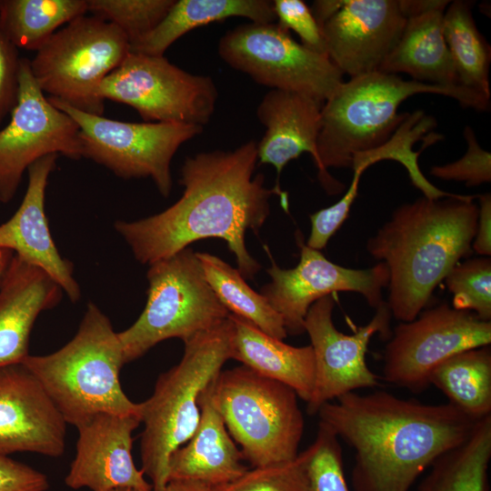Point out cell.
I'll return each mask as SVG.
<instances>
[{
  "label": "cell",
  "instance_id": "6da1fadb",
  "mask_svg": "<svg viewBox=\"0 0 491 491\" xmlns=\"http://www.w3.org/2000/svg\"><path fill=\"white\" fill-rule=\"evenodd\" d=\"M257 143H244L233 151L214 150L187 156L180 170L182 196L156 215L132 222L116 221L115 231L142 264L171 256L205 238L224 240L237 270L252 279L261 268L246 246V233L257 234L270 213L269 199L278 195L285 208L287 195L265 186L254 175Z\"/></svg>",
  "mask_w": 491,
  "mask_h": 491
},
{
  "label": "cell",
  "instance_id": "7a4b0ae2",
  "mask_svg": "<svg viewBox=\"0 0 491 491\" xmlns=\"http://www.w3.org/2000/svg\"><path fill=\"white\" fill-rule=\"evenodd\" d=\"M316 414L354 449L353 491H410L437 457L468 439L479 421L450 403L427 405L386 391L350 392Z\"/></svg>",
  "mask_w": 491,
  "mask_h": 491
},
{
  "label": "cell",
  "instance_id": "3957f363",
  "mask_svg": "<svg viewBox=\"0 0 491 491\" xmlns=\"http://www.w3.org/2000/svg\"><path fill=\"white\" fill-rule=\"evenodd\" d=\"M475 198L423 195L396 208L368 239V253L388 268L387 305L396 320L416 319L436 286L471 254L478 220Z\"/></svg>",
  "mask_w": 491,
  "mask_h": 491
},
{
  "label": "cell",
  "instance_id": "277c9868",
  "mask_svg": "<svg viewBox=\"0 0 491 491\" xmlns=\"http://www.w3.org/2000/svg\"><path fill=\"white\" fill-rule=\"evenodd\" d=\"M417 94H435L456 100L463 107L488 111L490 99L462 85H436L405 80L374 71L343 82L324 103L317 140L318 179L330 195L344 185L327 169L351 167L356 155L386 143L409 115L398 113L401 103Z\"/></svg>",
  "mask_w": 491,
  "mask_h": 491
},
{
  "label": "cell",
  "instance_id": "5b68a950",
  "mask_svg": "<svg viewBox=\"0 0 491 491\" xmlns=\"http://www.w3.org/2000/svg\"><path fill=\"white\" fill-rule=\"evenodd\" d=\"M42 385L66 424L77 427L98 414L136 415L141 403L122 389V346L109 318L88 303L75 336L45 356L22 362Z\"/></svg>",
  "mask_w": 491,
  "mask_h": 491
},
{
  "label": "cell",
  "instance_id": "8992f818",
  "mask_svg": "<svg viewBox=\"0 0 491 491\" xmlns=\"http://www.w3.org/2000/svg\"><path fill=\"white\" fill-rule=\"evenodd\" d=\"M230 339L227 317L216 327L184 342L180 362L158 376L153 394L141 403V470L151 479L153 491L161 490L168 482L170 456L196 430L198 398L231 358Z\"/></svg>",
  "mask_w": 491,
  "mask_h": 491
},
{
  "label": "cell",
  "instance_id": "52a82bcc",
  "mask_svg": "<svg viewBox=\"0 0 491 491\" xmlns=\"http://www.w3.org/2000/svg\"><path fill=\"white\" fill-rule=\"evenodd\" d=\"M207 389L243 458L253 467L297 456L305 421L291 387L241 366L221 371Z\"/></svg>",
  "mask_w": 491,
  "mask_h": 491
},
{
  "label": "cell",
  "instance_id": "ba28073f",
  "mask_svg": "<svg viewBox=\"0 0 491 491\" xmlns=\"http://www.w3.org/2000/svg\"><path fill=\"white\" fill-rule=\"evenodd\" d=\"M145 306L136 321L117 333L124 362L130 363L156 344L183 342L221 325L229 316L207 283L192 248L149 265Z\"/></svg>",
  "mask_w": 491,
  "mask_h": 491
},
{
  "label": "cell",
  "instance_id": "9c48e42d",
  "mask_svg": "<svg viewBox=\"0 0 491 491\" xmlns=\"http://www.w3.org/2000/svg\"><path fill=\"white\" fill-rule=\"evenodd\" d=\"M129 53V41L115 25L81 15L58 29L30 60L44 94L87 114L103 115L99 95L104 79Z\"/></svg>",
  "mask_w": 491,
  "mask_h": 491
},
{
  "label": "cell",
  "instance_id": "30bf717a",
  "mask_svg": "<svg viewBox=\"0 0 491 491\" xmlns=\"http://www.w3.org/2000/svg\"><path fill=\"white\" fill-rule=\"evenodd\" d=\"M79 127L83 157L124 179L149 177L159 193L172 190L171 162L178 148L200 135V125L182 123H133L85 113L47 97Z\"/></svg>",
  "mask_w": 491,
  "mask_h": 491
},
{
  "label": "cell",
  "instance_id": "8fae6325",
  "mask_svg": "<svg viewBox=\"0 0 491 491\" xmlns=\"http://www.w3.org/2000/svg\"><path fill=\"white\" fill-rule=\"evenodd\" d=\"M222 60L256 83L306 95L324 103L344 82L327 55L296 42L278 23H246L219 40Z\"/></svg>",
  "mask_w": 491,
  "mask_h": 491
},
{
  "label": "cell",
  "instance_id": "7c38bea8",
  "mask_svg": "<svg viewBox=\"0 0 491 491\" xmlns=\"http://www.w3.org/2000/svg\"><path fill=\"white\" fill-rule=\"evenodd\" d=\"M99 95L133 107L145 122L204 126L218 91L210 76L190 74L165 55L129 52L101 83Z\"/></svg>",
  "mask_w": 491,
  "mask_h": 491
},
{
  "label": "cell",
  "instance_id": "4fadbf2b",
  "mask_svg": "<svg viewBox=\"0 0 491 491\" xmlns=\"http://www.w3.org/2000/svg\"><path fill=\"white\" fill-rule=\"evenodd\" d=\"M490 343L491 321L442 303L394 329L385 347L381 378L420 393L427 388L432 371L441 363Z\"/></svg>",
  "mask_w": 491,
  "mask_h": 491
},
{
  "label": "cell",
  "instance_id": "5bb4252c",
  "mask_svg": "<svg viewBox=\"0 0 491 491\" xmlns=\"http://www.w3.org/2000/svg\"><path fill=\"white\" fill-rule=\"evenodd\" d=\"M10 114L9 123L0 130L1 203L13 199L24 172L41 157H83L78 125L39 88L28 58H20L17 101Z\"/></svg>",
  "mask_w": 491,
  "mask_h": 491
},
{
  "label": "cell",
  "instance_id": "9a60e30c",
  "mask_svg": "<svg viewBox=\"0 0 491 491\" xmlns=\"http://www.w3.org/2000/svg\"><path fill=\"white\" fill-rule=\"evenodd\" d=\"M296 241L300 247L299 263L294 268L283 269L271 257V266L267 269L271 282L261 288V294L282 317L287 334H303L310 306L336 292L359 293L376 309L384 303L382 289L389 281L384 262L366 269L347 268L329 261L319 250L308 247L299 232Z\"/></svg>",
  "mask_w": 491,
  "mask_h": 491
},
{
  "label": "cell",
  "instance_id": "2e32d148",
  "mask_svg": "<svg viewBox=\"0 0 491 491\" xmlns=\"http://www.w3.org/2000/svg\"><path fill=\"white\" fill-rule=\"evenodd\" d=\"M335 303L331 296L316 301L308 309L304 327L315 355L314 390L307 402V413L315 415L322 405L359 388L379 386V376L366 365L367 346L376 334L391 336V311L384 302L371 321L352 334L338 331L332 320Z\"/></svg>",
  "mask_w": 491,
  "mask_h": 491
},
{
  "label": "cell",
  "instance_id": "e0dca14e",
  "mask_svg": "<svg viewBox=\"0 0 491 491\" xmlns=\"http://www.w3.org/2000/svg\"><path fill=\"white\" fill-rule=\"evenodd\" d=\"M406 21L399 0H344L321 27L326 55L350 78L377 71Z\"/></svg>",
  "mask_w": 491,
  "mask_h": 491
},
{
  "label": "cell",
  "instance_id": "ac0fdd59",
  "mask_svg": "<svg viewBox=\"0 0 491 491\" xmlns=\"http://www.w3.org/2000/svg\"><path fill=\"white\" fill-rule=\"evenodd\" d=\"M66 422L23 363L0 367V453L61 456Z\"/></svg>",
  "mask_w": 491,
  "mask_h": 491
},
{
  "label": "cell",
  "instance_id": "d6986e66",
  "mask_svg": "<svg viewBox=\"0 0 491 491\" xmlns=\"http://www.w3.org/2000/svg\"><path fill=\"white\" fill-rule=\"evenodd\" d=\"M140 423V416L103 413L79 425L75 456L65 477V485L75 490L129 487L153 491L131 453L132 434Z\"/></svg>",
  "mask_w": 491,
  "mask_h": 491
},
{
  "label": "cell",
  "instance_id": "ffe728a7",
  "mask_svg": "<svg viewBox=\"0 0 491 491\" xmlns=\"http://www.w3.org/2000/svg\"><path fill=\"white\" fill-rule=\"evenodd\" d=\"M58 156L47 155L28 167V185L22 203L13 216L0 225V250L15 252L23 260L44 270L72 302H76L81 291L73 276V265L61 256L45 212V190Z\"/></svg>",
  "mask_w": 491,
  "mask_h": 491
},
{
  "label": "cell",
  "instance_id": "44dd1931",
  "mask_svg": "<svg viewBox=\"0 0 491 491\" xmlns=\"http://www.w3.org/2000/svg\"><path fill=\"white\" fill-rule=\"evenodd\" d=\"M63 289L44 270L13 256L0 280V367L29 355V336L45 310L55 306Z\"/></svg>",
  "mask_w": 491,
  "mask_h": 491
},
{
  "label": "cell",
  "instance_id": "7402d4cb",
  "mask_svg": "<svg viewBox=\"0 0 491 491\" xmlns=\"http://www.w3.org/2000/svg\"><path fill=\"white\" fill-rule=\"evenodd\" d=\"M322 105L306 95L277 89L268 91L257 105V119L266 127L256 145L257 161L273 165L277 180L288 162L303 153H309L318 168Z\"/></svg>",
  "mask_w": 491,
  "mask_h": 491
},
{
  "label": "cell",
  "instance_id": "603a6c76",
  "mask_svg": "<svg viewBox=\"0 0 491 491\" xmlns=\"http://www.w3.org/2000/svg\"><path fill=\"white\" fill-rule=\"evenodd\" d=\"M207 387L198 398L200 419L196 430L170 456L168 480H191L215 487L233 482L248 469Z\"/></svg>",
  "mask_w": 491,
  "mask_h": 491
},
{
  "label": "cell",
  "instance_id": "cb8c5ba5",
  "mask_svg": "<svg viewBox=\"0 0 491 491\" xmlns=\"http://www.w3.org/2000/svg\"><path fill=\"white\" fill-rule=\"evenodd\" d=\"M231 358L253 371L291 387L308 402L316 377L311 345L293 346L275 338L248 320L229 314Z\"/></svg>",
  "mask_w": 491,
  "mask_h": 491
},
{
  "label": "cell",
  "instance_id": "d4e9b609",
  "mask_svg": "<svg viewBox=\"0 0 491 491\" xmlns=\"http://www.w3.org/2000/svg\"><path fill=\"white\" fill-rule=\"evenodd\" d=\"M446 8L436 7L408 17L378 71L407 74L412 80L431 85H460L443 34Z\"/></svg>",
  "mask_w": 491,
  "mask_h": 491
},
{
  "label": "cell",
  "instance_id": "484cf974",
  "mask_svg": "<svg viewBox=\"0 0 491 491\" xmlns=\"http://www.w3.org/2000/svg\"><path fill=\"white\" fill-rule=\"evenodd\" d=\"M231 17H245L252 23L276 20L273 1L269 0H175L153 31L129 45V52L164 55L172 44L191 30Z\"/></svg>",
  "mask_w": 491,
  "mask_h": 491
},
{
  "label": "cell",
  "instance_id": "4316f807",
  "mask_svg": "<svg viewBox=\"0 0 491 491\" xmlns=\"http://www.w3.org/2000/svg\"><path fill=\"white\" fill-rule=\"evenodd\" d=\"M430 385L473 419L491 416L490 346L465 350L449 357L432 371Z\"/></svg>",
  "mask_w": 491,
  "mask_h": 491
},
{
  "label": "cell",
  "instance_id": "83f0119b",
  "mask_svg": "<svg viewBox=\"0 0 491 491\" xmlns=\"http://www.w3.org/2000/svg\"><path fill=\"white\" fill-rule=\"evenodd\" d=\"M491 416L464 443L437 457L417 491H489Z\"/></svg>",
  "mask_w": 491,
  "mask_h": 491
},
{
  "label": "cell",
  "instance_id": "f1b7e54d",
  "mask_svg": "<svg viewBox=\"0 0 491 491\" xmlns=\"http://www.w3.org/2000/svg\"><path fill=\"white\" fill-rule=\"evenodd\" d=\"M472 6V1L450 2L443 15V34L459 85L490 99L491 48L476 26Z\"/></svg>",
  "mask_w": 491,
  "mask_h": 491
},
{
  "label": "cell",
  "instance_id": "f546056e",
  "mask_svg": "<svg viewBox=\"0 0 491 491\" xmlns=\"http://www.w3.org/2000/svg\"><path fill=\"white\" fill-rule=\"evenodd\" d=\"M87 12V0H0V32L18 49L37 51Z\"/></svg>",
  "mask_w": 491,
  "mask_h": 491
},
{
  "label": "cell",
  "instance_id": "4dcf8cb0",
  "mask_svg": "<svg viewBox=\"0 0 491 491\" xmlns=\"http://www.w3.org/2000/svg\"><path fill=\"white\" fill-rule=\"evenodd\" d=\"M196 256L207 283L230 314L248 320L275 338L287 336L282 317L261 293L248 286L237 268L208 253L196 252Z\"/></svg>",
  "mask_w": 491,
  "mask_h": 491
},
{
  "label": "cell",
  "instance_id": "1f68e13d",
  "mask_svg": "<svg viewBox=\"0 0 491 491\" xmlns=\"http://www.w3.org/2000/svg\"><path fill=\"white\" fill-rule=\"evenodd\" d=\"M175 0H87V12L118 27L129 45L153 31Z\"/></svg>",
  "mask_w": 491,
  "mask_h": 491
},
{
  "label": "cell",
  "instance_id": "d6a6232c",
  "mask_svg": "<svg viewBox=\"0 0 491 491\" xmlns=\"http://www.w3.org/2000/svg\"><path fill=\"white\" fill-rule=\"evenodd\" d=\"M454 295L453 307L491 321V260L478 257L455 266L445 277Z\"/></svg>",
  "mask_w": 491,
  "mask_h": 491
},
{
  "label": "cell",
  "instance_id": "836d02e7",
  "mask_svg": "<svg viewBox=\"0 0 491 491\" xmlns=\"http://www.w3.org/2000/svg\"><path fill=\"white\" fill-rule=\"evenodd\" d=\"M306 450L309 491H349L339 438L326 425L319 421L316 439Z\"/></svg>",
  "mask_w": 491,
  "mask_h": 491
},
{
  "label": "cell",
  "instance_id": "e575fe53",
  "mask_svg": "<svg viewBox=\"0 0 491 491\" xmlns=\"http://www.w3.org/2000/svg\"><path fill=\"white\" fill-rule=\"evenodd\" d=\"M306 450L290 461L247 469L240 477L215 491H309Z\"/></svg>",
  "mask_w": 491,
  "mask_h": 491
},
{
  "label": "cell",
  "instance_id": "d590c367",
  "mask_svg": "<svg viewBox=\"0 0 491 491\" xmlns=\"http://www.w3.org/2000/svg\"><path fill=\"white\" fill-rule=\"evenodd\" d=\"M464 137L467 143L466 154L458 160L435 165L430 174L443 180L466 183V186H476L491 181V155L478 144L473 128H464Z\"/></svg>",
  "mask_w": 491,
  "mask_h": 491
},
{
  "label": "cell",
  "instance_id": "8d00e7d4",
  "mask_svg": "<svg viewBox=\"0 0 491 491\" xmlns=\"http://www.w3.org/2000/svg\"><path fill=\"white\" fill-rule=\"evenodd\" d=\"M353 178L349 188L335 205L310 215L311 231L306 246L316 250L325 248L332 235L347 218L353 202L357 196L361 175L366 169L363 165L352 167Z\"/></svg>",
  "mask_w": 491,
  "mask_h": 491
},
{
  "label": "cell",
  "instance_id": "74e56055",
  "mask_svg": "<svg viewBox=\"0 0 491 491\" xmlns=\"http://www.w3.org/2000/svg\"><path fill=\"white\" fill-rule=\"evenodd\" d=\"M273 5L276 18L280 25L296 33L305 47L327 55L322 28L304 1L275 0Z\"/></svg>",
  "mask_w": 491,
  "mask_h": 491
},
{
  "label": "cell",
  "instance_id": "f35d334b",
  "mask_svg": "<svg viewBox=\"0 0 491 491\" xmlns=\"http://www.w3.org/2000/svg\"><path fill=\"white\" fill-rule=\"evenodd\" d=\"M19 62L18 49L0 32V125L17 101Z\"/></svg>",
  "mask_w": 491,
  "mask_h": 491
},
{
  "label": "cell",
  "instance_id": "ab89813d",
  "mask_svg": "<svg viewBox=\"0 0 491 491\" xmlns=\"http://www.w3.org/2000/svg\"><path fill=\"white\" fill-rule=\"evenodd\" d=\"M48 488L45 474L0 453V491H46Z\"/></svg>",
  "mask_w": 491,
  "mask_h": 491
},
{
  "label": "cell",
  "instance_id": "60d3db41",
  "mask_svg": "<svg viewBox=\"0 0 491 491\" xmlns=\"http://www.w3.org/2000/svg\"><path fill=\"white\" fill-rule=\"evenodd\" d=\"M478 220L472 248L479 255H491V195L483 194L478 196Z\"/></svg>",
  "mask_w": 491,
  "mask_h": 491
},
{
  "label": "cell",
  "instance_id": "b9f144b4",
  "mask_svg": "<svg viewBox=\"0 0 491 491\" xmlns=\"http://www.w3.org/2000/svg\"><path fill=\"white\" fill-rule=\"evenodd\" d=\"M344 0H316L310 10L320 25L326 23L343 5Z\"/></svg>",
  "mask_w": 491,
  "mask_h": 491
},
{
  "label": "cell",
  "instance_id": "7bdbcfd3",
  "mask_svg": "<svg viewBox=\"0 0 491 491\" xmlns=\"http://www.w3.org/2000/svg\"><path fill=\"white\" fill-rule=\"evenodd\" d=\"M159 491H215L212 486L205 484L191 481L171 479Z\"/></svg>",
  "mask_w": 491,
  "mask_h": 491
},
{
  "label": "cell",
  "instance_id": "ee69618b",
  "mask_svg": "<svg viewBox=\"0 0 491 491\" xmlns=\"http://www.w3.org/2000/svg\"><path fill=\"white\" fill-rule=\"evenodd\" d=\"M12 252L8 250H0V280L12 258Z\"/></svg>",
  "mask_w": 491,
  "mask_h": 491
},
{
  "label": "cell",
  "instance_id": "f6af8a7d",
  "mask_svg": "<svg viewBox=\"0 0 491 491\" xmlns=\"http://www.w3.org/2000/svg\"><path fill=\"white\" fill-rule=\"evenodd\" d=\"M110 491H136V490L133 488H129V487H121V488H115Z\"/></svg>",
  "mask_w": 491,
  "mask_h": 491
}]
</instances>
